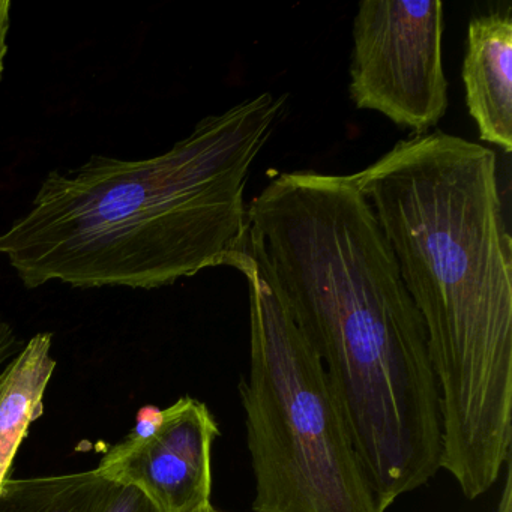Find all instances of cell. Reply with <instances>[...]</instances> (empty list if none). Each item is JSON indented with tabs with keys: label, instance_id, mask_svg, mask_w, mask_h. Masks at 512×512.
Listing matches in <instances>:
<instances>
[{
	"label": "cell",
	"instance_id": "9",
	"mask_svg": "<svg viewBox=\"0 0 512 512\" xmlns=\"http://www.w3.org/2000/svg\"><path fill=\"white\" fill-rule=\"evenodd\" d=\"M112 487L97 470L8 478L0 487V512H98Z\"/></svg>",
	"mask_w": 512,
	"mask_h": 512
},
{
	"label": "cell",
	"instance_id": "7",
	"mask_svg": "<svg viewBox=\"0 0 512 512\" xmlns=\"http://www.w3.org/2000/svg\"><path fill=\"white\" fill-rule=\"evenodd\" d=\"M461 77L479 139L511 154V11H491L470 20Z\"/></svg>",
	"mask_w": 512,
	"mask_h": 512
},
{
	"label": "cell",
	"instance_id": "11",
	"mask_svg": "<svg viewBox=\"0 0 512 512\" xmlns=\"http://www.w3.org/2000/svg\"><path fill=\"white\" fill-rule=\"evenodd\" d=\"M20 340L10 323L0 319V368L19 353Z\"/></svg>",
	"mask_w": 512,
	"mask_h": 512
},
{
	"label": "cell",
	"instance_id": "3",
	"mask_svg": "<svg viewBox=\"0 0 512 512\" xmlns=\"http://www.w3.org/2000/svg\"><path fill=\"white\" fill-rule=\"evenodd\" d=\"M286 103L263 92L206 116L157 157L92 155L52 170L31 209L0 236V253L26 289L61 281L152 290L205 269L241 268L248 176Z\"/></svg>",
	"mask_w": 512,
	"mask_h": 512
},
{
	"label": "cell",
	"instance_id": "5",
	"mask_svg": "<svg viewBox=\"0 0 512 512\" xmlns=\"http://www.w3.org/2000/svg\"><path fill=\"white\" fill-rule=\"evenodd\" d=\"M440 0H362L353 20L350 98L416 134L448 110Z\"/></svg>",
	"mask_w": 512,
	"mask_h": 512
},
{
	"label": "cell",
	"instance_id": "6",
	"mask_svg": "<svg viewBox=\"0 0 512 512\" xmlns=\"http://www.w3.org/2000/svg\"><path fill=\"white\" fill-rule=\"evenodd\" d=\"M217 419L196 398H179L101 458L97 472L145 494L157 512H199L211 502Z\"/></svg>",
	"mask_w": 512,
	"mask_h": 512
},
{
	"label": "cell",
	"instance_id": "4",
	"mask_svg": "<svg viewBox=\"0 0 512 512\" xmlns=\"http://www.w3.org/2000/svg\"><path fill=\"white\" fill-rule=\"evenodd\" d=\"M250 371L239 383L253 512H383L322 361L302 334L250 229Z\"/></svg>",
	"mask_w": 512,
	"mask_h": 512
},
{
	"label": "cell",
	"instance_id": "13",
	"mask_svg": "<svg viewBox=\"0 0 512 512\" xmlns=\"http://www.w3.org/2000/svg\"><path fill=\"white\" fill-rule=\"evenodd\" d=\"M497 512H512V470L511 458L505 466V484H503L502 496H500Z\"/></svg>",
	"mask_w": 512,
	"mask_h": 512
},
{
	"label": "cell",
	"instance_id": "2",
	"mask_svg": "<svg viewBox=\"0 0 512 512\" xmlns=\"http://www.w3.org/2000/svg\"><path fill=\"white\" fill-rule=\"evenodd\" d=\"M427 332L442 469L466 499L511 458L512 242L493 149L413 134L353 175Z\"/></svg>",
	"mask_w": 512,
	"mask_h": 512
},
{
	"label": "cell",
	"instance_id": "12",
	"mask_svg": "<svg viewBox=\"0 0 512 512\" xmlns=\"http://www.w3.org/2000/svg\"><path fill=\"white\" fill-rule=\"evenodd\" d=\"M11 26V2L0 0V80L5 73V58L8 53V32Z\"/></svg>",
	"mask_w": 512,
	"mask_h": 512
},
{
	"label": "cell",
	"instance_id": "8",
	"mask_svg": "<svg viewBox=\"0 0 512 512\" xmlns=\"http://www.w3.org/2000/svg\"><path fill=\"white\" fill-rule=\"evenodd\" d=\"M52 343V334L35 335L0 373V487L29 427L44 413V392L56 368Z\"/></svg>",
	"mask_w": 512,
	"mask_h": 512
},
{
	"label": "cell",
	"instance_id": "10",
	"mask_svg": "<svg viewBox=\"0 0 512 512\" xmlns=\"http://www.w3.org/2000/svg\"><path fill=\"white\" fill-rule=\"evenodd\" d=\"M98 512H157L142 491L113 484Z\"/></svg>",
	"mask_w": 512,
	"mask_h": 512
},
{
	"label": "cell",
	"instance_id": "14",
	"mask_svg": "<svg viewBox=\"0 0 512 512\" xmlns=\"http://www.w3.org/2000/svg\"><path fill=\"white\" fill-rule=\"evenodd\" d=\"M199 512H224V511H221V509L215 508V506L212 505V503H209V505H206L205 508L200 509Z\"/></svg>",
	"mask_w": 512,
	"mask_h": 512
},
{
	"label": "cell",
	"instance_id": "1",
	"mask_svg": "<svg viewBox=\"0 0 512 512\" xmlns=\"http://www.w3.org/2000/svg\"><path fill=\"white\" fill-rule=\"evenodd\" d=\"M250 229L343 409L383 512L442 469V410L418 308L353 175L281 173Z\"/></svg>",
	"mask_w": 512,
	"mask_h": 512
}]
</instances>
